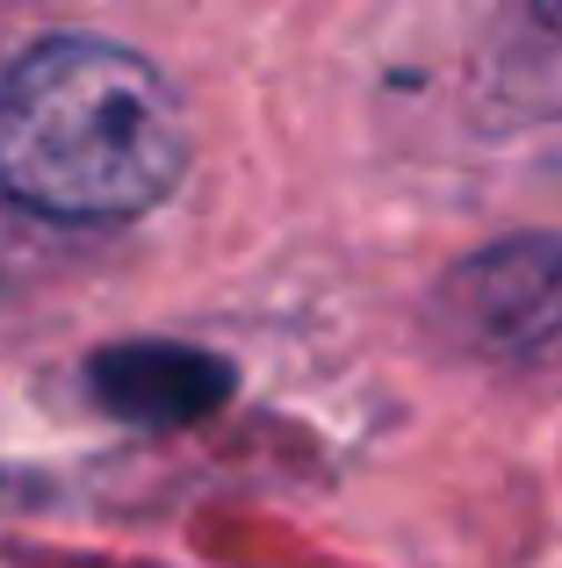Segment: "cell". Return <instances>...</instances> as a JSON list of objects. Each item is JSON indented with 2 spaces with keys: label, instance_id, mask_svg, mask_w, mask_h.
I'll use <instances>...</instances> for the list:
<instances>
[{
  "label": "cell",
  "instance_id": "obj_1",
  "mask_svg": "<svg viewBox=\"0 0 562 568\" xmlns=\"http://www.w3.org/2000/svg\"><path fill=\"white\" fill-rule=\"evenodd\" d=\"M188 166L173 87L109 37H43L0 80V194L58 223H123Z\"/></svg>",
  "mask_w": 562,
  "mask_h": 568
},
{
  "label": "cell",
  "instance_id": "obj_3",
  "mask_svg": "<svg viewBox=\"0 0 562 568\" xmlns=\"http://www.w3.org/2000/svg\"><path fill=\"white\" fill-rule=\"evenodd\" d=\"M87 388L101 410L130 417V425H188L231 396V361L202 346H173V338H123L87 361Z\"/></svg>",
  "mask_w": 562,
  "mask_h": 568
},
{
  "label": "cell",
  "instance_id": "obj_2",
  "mask_svg": "<svg viewBox=\"0 0 562 568\" xmlns=\"http://www.w3.org/2000/svg\"><path fill=\"white\" fill-rule=\"evenodd\" d=\"M440 324L462 346L498 353V361H526V353L562 338V237L520 231L498 245L469 252L440 281Z\"/></svg>",
  "mask_w": 562,
  "mask_h": 568
}]
</instances>
